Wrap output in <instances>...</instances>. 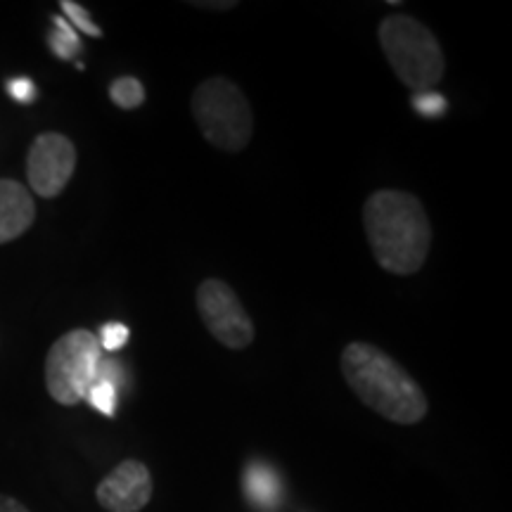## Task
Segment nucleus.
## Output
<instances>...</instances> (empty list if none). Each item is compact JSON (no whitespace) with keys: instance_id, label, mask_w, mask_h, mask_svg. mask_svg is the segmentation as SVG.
Here are the masks:
<instances>
[{"instance_id":"1","label":"nucleus","mask_w":512,"mask_h":512,"mask_svg":"<svg viewBox=\"0 0 512 512\" xmlns=\"http://www.w3.org/2000/svg\"><path fill=\"white\" fill-rule=\"evenodd\" d=\"M363 228L382 271L413 275L425 266L432 247V226L422 202L411 192H373L363 204Z\"/></svg>"},{"instance_id":"2","label":"nucleus","mask_w":512,"mask_h":512,"mask_svg":"<svg viewBox=\"0 0 512 512\" xmlns=\"http://www.w3.org/2000/svg\"><path fill=\"white\" fill-rule=\"evenodd\" d=\"M339 368L351 392L384 420L415 425L430 411V401L411 373L375 344H347Z\"/></svg>"},{"instance_id":"3","label":"nucleus","mask_w":512,"mask_h":512,"mask_svg":"<svg viewBox=\"0 0 512 512\" xmlns=\"http://www.w3.org/2000/svg\"><path fill=\"white\" fill-rule=\"evenodd\" d=\"M380 48L389 67L399 76L403 86L413 91H430L444 79L446 57L437 36L411 15L394 12L377 27Z\"/></svg>"},{"instance_id":"4","label":"nucleus","mask_w":512,"mask_h":512,"mask_svg":"<svg viewBox=\"0 0 512 512\" xmlns=\"http://www.w3.org/2000/svg\"><path fill=\"white\" fill-rule=\"evenodd\" d=\"M190 112L204 140L223 152H242L252 143L254 114L252 105L238 83L223 76L204 79L192 91Z\"/></svg>"},{"instance_id":"5","label":"nucleus","mask_w":512,"mask_h":512,"mask_svg":"<svg viewBox=\"0 0 512 512\" xmlns=\"http://www.w3.org/2000/svg\"><path fill=\"white\" fill-rule=\"evenodd\" d=\"M102 347L91 330H72L50 347L46 358V387L62 406L86 401L88 389L100 375Z\"/></svg>"},{"instance_id":"6","label":"nucleus","mask_w":512,"mask_h":512,"mask_svg":"<svg viewBox=\"0 0 512 512\" xmlns=\"http://www.w3.org/2000/svg\"><path fill=\"white\" fill-rule=\"evenodd\" d=\"M197 311L209 335L223 347L240 351L254 342V323L233 287L219 278H207L197 287Z\"/></svg>"},{"instance_id":"7","label":"nucleus","mask_w":512,"mask_h":512,"mask_svg":"<svg viewBox=\"0 0 512 512\" xmlns=\"http://www.w3.org/2000/svg\"><path fill=\"white\" fill-rule=\"evenodd\" d=\"M76 169V147L62 133H41L29 147L27 178L38 197H53L67 188Z\"/></svg>"},{"instance_id":"8","label":"nucleus","mask_w":512,"mask_h":512,"mask_svg":"<svg viewBox=\"0 0 512 512\" xmlns=\"http://www.w3.org/2000/svg\"><path fill=\"white\" fill-rule=\"evenodd\" d=\"M98 503L107 512H140L152 498V475L140 460H124L98 484Z\"/></svg>"},{"instance_id":"9","label":"nucleus","mask_w":512,"mask_h":512,"mask_svg":"<svg viewBox=\"0 0 512 512\" xmlns=\"http://www.w3.org/2000/svg\"><path fill=\"white\" fill-rule=\"evenodd\" d=\"M36 204L19 181L0 178V245L22 238L34 226Z\"/></svg>"},{"instance_id":"10","label":"nucleus","mask_w":512,"mask_h":512,"mask_svg":"<svg viewBox=\"0 0 512 512\" xmlns=\"http://www.w3.org/2000/svg\"><path fill=\"white\" fill-rule=\"evenodd\" d=\"M245 489H247V496L252 498V503L259 505V508H275V505H278L280 484L271 467L266 465L249 467L245 475Z\"/></svg>"},{"instance_id":"11","label":"nucleus","mask_w":512,"mask_h":512,"mask_svg":"<svg viewBox=\"0 0 512 512\" xmlns=\"http://www.w3.org/2000/svg\"><path fill=\"white\" fill-rule=\"evenodd\" d=\"M114 370H117V366L102 358L98 380L93 382V387L88 389L86 394V401L91 403L95 411L107 415V418H112L114 408H117V384H114Z\"/></svg>"},{"instance_id":"12","label":"nucleus","mask_w":512,"mask_h":512,"mask_svg":"<svg viewBox=\"0 0 512 512\" xmlns=\"http://www.w3.org/2000/svg\"><path fill=\"white\" fill-rule=\"evenodd\" d=\"M53 24H55V29H53V34H50V48H53V53L57 57H62V60H72V57L79 53V48H81L79 36H76L74 27L67 22V19L55 17Z\"/></svg>"},{"instance_id":"13","label":"nucleus","mask_w":512,"mask_h":512,"mask_svg":"<svg viewBox=\"0 0 512 512\" xmlns=\"http://www.w3.org/2000/svg\"><path fill=\"white\" fill-rule=\"evenodd\" d=\"M110 98L121 110H136L145 102V88L138 79H131V76H124V79L112 81L110 86Z\"/></svg>"},{"instance_id":"14","label":"nucleus","mask_w":512,"mask_h":512,"mask_svg":"<svg viewBox=\"0 0 512 512\" xmlns=\"http://www.w3.org/2000/svg\"><path fill=\"white\" fill-rule=\"evenodd\" d=\"M60 8L64 10V15H67L69 24H72L74 31L79 29V31H83V34H86V36H93V38H100V36H102V31H100L98 24L93 22L91 15H88V12L83 10L81 5L72 3V0H62Z\"/></svg>"},{"instance_id":"15","label":"nucleus","mask_w":512,"mask_h":512,"mask_svg":"<svg viewBox=\"0 0 512 512\" xmlns=\"http://www.w3.org/2000/svg\"><path fill=\"white\" fill-rule=\"evenodd\" d=\"M98 342H100L102 351H119L128 342V328L121 323L102 325Z\"/></svg>"},{"instance_id":"16","label":"nucleus","mask_w":512,"mask_h":512,"mask_svg":"<svg viewBox=\"0 0 512 512\" xmlns=\"http://www.w3.org/2000/svg\"><path fill=\"white\" fill-rule=\"evenodd\" d=\"M413 105L415 110L425 114V117H439V114L446 112V100L432 91H422L420 95H415Z\"/></svg>"},{"instance_id":"17","label":"nucleus","mask_w":512,"mask_h":512,"mask_svg":"<svg viewBox=\"0 0 512 512\" xmlns=\"http://www.w3.org/2000/svg\"><path fill=\"white\" fill-rule=\"evenodd\" d=\"M8 93L12 95V100L22 102V105H29V102L34 100L36 88H34V83H31L29 79H12L8 83Z\"/></svg>"},{"instance_id":"18","label":"nucleus","mask_w":512,"mask_h":512,"mask_svg":"<svg viewBox=\"0 0 512 512\" xmlns=\"http://www.w3.org/2000/svg\"><path fill=\"white\" fill-rule=\"evenodd\" d=\"M0 512H29L22 503L10 496H0Z\"/></svg>"},{"instance_id":"19","label":"nucleus","mask_w":512,"mask_h":512,"mask_svg":"<svg viewBox=\"0 0 512 512\" xmlns=\"http://www.w3.org/2000/svg\"><path fill=\"white\" fill-rule=\"evenodd\" d=\"M195 5V8H202V10H219V12H223V10H233L235 8V0H226V3H192Z\"/></svg>"}]
</instances>
